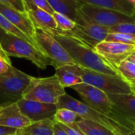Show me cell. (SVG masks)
<instances>
[{"label":"cell","instance_id":"6da1fadb","mask_svg":"<svg viewBox=\"0 0 135 135\" xmlns=\"http://www.w3.org/2000/svg\"><path fill=\"white\" fill-rule=\"evenodd\" d=\"M61 44L71 56L75 64L94 71L116 75L118 71L100 56L94 48L85 44L68 32L60 29H47Z\"/></svg>","mask_w":135,"mask_h":135},{"label":"cell","instance_id":"7a4b0ae2","mask_svg":"<svg viewBox=\"0 0 135 135\" xmlns=\"http://www.w3.org/2000/svg\"><path fill=\"white\" fill-rule=\"evenodd\" d=\"M57 108H67L75 112L80 118L92 120L115 134L121 135H135V125H131L115 119L111 115L99 112L84 102H81L66 93L62 95L58 103Z\"/></svg>","mask_w":135,"mask_h":135},{"label":"cell","instance_id":"3957f363","mask_svg":"<svg viewBox=\"0 0 135 135\" xmlns=\"http://www.w3.org/2000/svg\"><path fill=\"white\" fill-rule=\"evenodd\" d=\"M0 47L7 56L28 59L40 69L51 66V61L32 44L3 31L0 34Z\"/></svg>","mask_w":135,"mask_h":135},{"label":"cell","instance_id":"277c9868","mask_svg":"<svg viewBox=\"0 0 135 135\" xmlns=\"http://www.w3.org/2000/svg\"><path fill=\"white\" fill-rule=\"evenodd\" d=\"M66 93L57 77H32L30 84L22 94V98L41 103L57 104L59 98Z\"/></svg>","mask_w":135,"mask_h":135},{"label":"cell","instance_id":"5b68a950","mask_svg":"<svg viewBox=\"0 0 135 135\" xmlns=\"http://www.w3.org/2000/svg\"><path fill=\"white\" fill-rule=\"evenodd\" d=\"M78 73L83 83L94 86L106 93L127 94L132 93L130 84L119 74H104L80 66H78Z\"/></svg>","mask_w":135,"mask_h":135},{"label":"cell","instance_id":"8992f818","mask_svg":"<svg viewBox=\"0 0 135 135\" xmlns=\"http://www.w3.org/2000/svg\"><path fill=\"white\" fill-rule=\"evenodd\" d=\"M71 88L80 95L84 100V103L93 108L127 123L135 125V123L124 118L116 111L115 104L104 91L85 83L78 84L72 86Z\"/></svg>","mask_w":135,"mask_h":135},{"label":"cell","instance_id":"52a82bcc","mask_svg":"<svg viewBox=\"0 0 135 135\" xmlns=\"http://www.w3.org/2000/svg\"><path fill=\"white\" fill-rule=\"evenodd\" d=\"M35 40L39 49L51 61V66L55 69L65 65L75 64L66 50L48 30L36 28Z\"/></svg>","mask_w":135,"mask_h":135},{"label":"cell","instance_id":"ba28073f","mask_svg":"<svg viewBox=\"0 0 135 135\" xmlns=\"http://www.w3.org/2000/svg\"><path fill=\"white\" fill-rule=\"evenodd\" d=\"M32 76L12 66L5 74L0 75V100L15 102L22 97V94L30 84Z\"/></svg>","mask_w":135,"mask_h":135},{"label":"cell","instance_id":"9c48e42d","mask_svg":"<svg viewBox=\"0 0 135 135\" xmlns=\"http://www.w3.org/2000/svg\"><path fill=\"white\" fill-rule=\"evenodd\" d=\"M79 10L86 21L107 28L122 23H135V17L112 9L81 4Z\"/></svg>","mask_w":135,"mask_h":135},{"label":"cell","instance_id":"30bf717a","mask_svg":"<svg viewBox=\"0 0 135 135\" xmlns=\"http://www.w3.org/2000/svg\"><path fill=\"white\" fill-rule=\"evenodd\" d=\"M94 49L117 70L119 65L134 52L135 45L104 40L97 44Z\"/></svg>","mask_w":135,"mask_h":135},{"label":"cell","instance_id":"8fae6325","mask_svg":"<svg viewBox=\"0 0 135 135\" xmlns=\"http://www.w3.org/2000/svg\"><path fill=\"white\" fill-rule=\"evenodd\" d=\"M17 104L22 115L31 123H36L44 119H53L57 111V105L51 104L41 103L20 98Z\"/></svg>","mask_w":135,"mask_h":135},{"label":"cell","instance_id":"7c38bea8","mask_svg":"<svg viewBox=\"0 0 135 135\" xmlns=\"http://www.w3.org/2000/svg\"><path fill=\"white\" fill-rule=\"evenodd\" d=\"M68 32L93 48H95L97 44L105 40L108 30L107 27L91 23L85 20V22L83 24H76L74 28L68 31Z\"/></svg>","mask_w":135,"mask_h":135},{"label":"cell","instance_id":"4fadbf2b","mask_svg":"<svg viewBox=\"0 0 135 135\" xmlns=\"http://www.w3.org/2000/svg\"><path fill=\"white\" fill-rule=\"evenodd\" d=\"M0 13L3 15L8 21H9L14 26L20 29L25 35H26L34 44V45L39 49L35 40L36 27L27 13H20L9 6L0 3Z\"/></svg>","mask_w":135,"mask_h":135},{"label":"cell","instance_id":"5bb4252c","mask_svg":"<svg viewBox=\"0 0 135 135\" xmlns=\"http://www.w3.org/2000/svg\"><path fill=\"white\" fill-rule=\"evenodd\" d=\"M30 123L31 122L21 112L17 101L0 104V126L17 130Z\"/></svg>","mask_w":135,"mask_h":135},{"label":"cell","instance_id":"9a60e30c","mask_svg":"<svg viewBox=\"0 0 135 135\" xmlns=\"http://www.w3.org/2000/svg\"><path fill=\"white\" fill-rule=\"evenodd\" d=\"M25 11L36 28L56 29L57 25L52 14L36 6L31 0H24Z\"/></svg>","mask_w":135,"mask_h":135},{"label":"cell","instance_id":"2e32d148","mask_svg":"<svg viewBox=\"0 0 135 135\" xmlns=\"http://www.w3.org/2000/svg\"><path fill=\"white\" fill-rule=\"evenodd\" d=\"M54 12L62 13L76 22L83 24L85 19L79 10L80 4L76 0H47Z\"/></svg>","mask_w":135,"mask_h":135},{"label":"cell","instance_id":"e0dca14e","mask_svg":"<svg viewBox=\"0 0 135 135\" xmlns=\"http://www.w3.org/2000/svg\"><path fill=\"white\" fill-rule=\"evenodd\" d=\"M116 107V111L124 118L135 123V93L109 94L107 93Z\"/></svg>","mask_w":135,"mask_h":135},{"label":"cell","instance_id":"ac0fdd59","mask_svg":"<svg viewBox=\"0 0 135 135\" xmlns=\"http://www.w3.org/2000/svg\"><path fill=\"white\" fill-rule=\"evenodd\" d=\"M80 5L87 4L104 9L115 10L127 15L135 17L134 4L129 0H76Z\"/></svg>","mask_w":135,"mask_h":135},{"label":"cell","instance_id":"d6986e66","mask_svg":"<svg viewBox=\"0 0 135 135\" xmlns=\"http://www.w3.org/2000/svg\"><path fill=\"white\" fill-rule=\"evenodd\" d=\"M78 65H65L55 69V75L62 87H72L74 85L83 83L78 73Z\"/></svg>","mask_w":135,"mask_h":135},{"label":"cell","instance_id":"ffe728a7","mask_svg":"<svg viewBox=\"0 0 135 135\" xmlns=\"http://www.w3.org/2000/svg\"><path fill=\"white\" fill-rule=\"evenodd\" d=\"M54 123L55 121L50 119L31 123L25 127L17 129L15 135H54Z\"/></svg>","mask_w":135,"mask_h":135},{"label":"cell","instance_id":"44dd1931","mask_svg":"<svg viewBox=\"0 0 135 135\" xmlns=\"http://www.w3.org/2000/svg\"><path fill=\"white\" fill-rule=\"evenodd\" d=\"M76 125L85 135H115L108 128L92 120L79 118Z\"/></svg>","mask_w":135,"mask_h":135},{"label":"cell","instance_id":"7402d4cb","mask_svg":"<svg viewBox=\"0 0 135 135\" xmlns=\"http://www.w3.org/2000/svg\"><path fill=\"white\" fill-rule=\"evenodd\" d=\"M80 117L73 111L67 108H58L54 117V121L64 125L71 126L75 123Z\"/></svg>","mask_w":135,"mask_h":135},{"label":"cell","instance_id":"603a6c76","mask_svg":"<svg viewBox=\"0 0 135 135\" xmlns=\"http://www.w3.org/2000/svg\"><path fill=\"white\" fill-rule=\"evenodd\" d=\"M0 28L5 32V33H7V34H9V35H13V36H15L18 38H21L22 40H27L28 42H30L31 44H32L34 45V44L29 40V38L25 35L20 29H18L16 26H14L9 21H8L3 15H2L0 13ZM35 46V45H34ZM36 47V46H35Z\"/></svg>","mask_w":135,"mask_h":135},{"label":"cell","instance_id":"cb8c5ba5","mask_svg":"<svg viewBox=\"0 0 135 135\" xmlns=\"http://www.w3.org/2000/svg\"><path fill=\"white\" fill-rule=\"evenodd\" d=\"M52 16H53V18L57 25L58 29H60V30L65 31V32H68V31L72 30L74 28V26L76 25V22L74 21H73L70 17H68L62 13L54 12Z\"/></svg>","mask_w":135,"mask_h":135},{"label":"cell","instance_id":"d4e9b609","mask_svg":"<svg viewBox=\"0 0 135 135\" xmlns=\"http://www.w3.org/2000/svg\"><path fill=\"white\" fill-rule=\"evenodd\" d=\"M120 76L126 80H135V63L127 60L122 62L117 67Z\"/></svg>","mask_w":135,"mask_h":135},{"label":"cell","instance_id":"484cf974","mask_svg":"<svg viewBox=\"0 0 135 135\" xmlns=\"http://www.w3.org/2000/svg\"><path fill=\"white\" fill-rule=\"evenodd\" d=\"M105 41L119 42V43L135 45V35L134 34L108 32L107 35V37L105 39Z\"/></svg>","mask_w":135,"mask_h":135},{"label":"cell","instance_id":"4316f807","mask_svg":"<svg viewBox=\"0 0 135 135\" xmlns=\"http://www.w3.org/2000/svg\"><path fill=\"white\" fill-rule=\"evenodd\" d=\"M108 32L123 33V34H134L135 23H122L108 28Z\"/></svg>","mask_w":135,"mask_h":135},{"label":"cell","instance_id":"83f0119b","mask_svg":"<svg viewBox=\"0 0 135 135\" xmlns=\"http://www.w3.org/2000/svg\"><path fill=\"white\" fill-rule=\"evenodd\" d=\"M0 3L20 13H26L24 0H0Z\"/></svg>","mask_w":135,"mask_h":135},{"label":"cell","instance_id":"f1b7e54d","mask_svg":"<svg viewBox=\"0 0 135 135\" xmlns=\"http://www.w3.org/2000/svg\"><path fill=\"white\" fill-rule=\"evenodd\" d=\"M12 66L9 56L5 53H0V75L6 74Z\"/></svg>","mask_w":135,"mask_h":135},{"label":"cell","instance_id":"f546056e","mask_svg":"<svg viewBox=\"0 0 135 135\" xmlns=\"http://www.w3.org/2000/svg\"><path fill=\"white\" fill-rule=\"evenodd\" d=\"M59 126L68 134V135H85L76 125V123L72 124L71 126H67V125H64L62 123H59Z\"/></svg>","mask_w":135,"mask_h":135},{"label":"cell","instance_id":"4dcf8cb0","mask_svg":"<svg viewBox=\"0 0 135 135\" xmlns=\"http://www.w3.org/2000/svg\"><path fill=\"white\" fill-rule=\"evenodd\" d=\"M36 6H38L39 8L45 10L46 12L53 14L54 13V10L52 9V8L51 7V6L48 4L47 0H31Z\"/></svg>","mask_w":135,"mask_h":135},{"label":"cell","instance_id":"1f68e13d","mask_svg":"<svg viewBox=\"0 0 135 135\" xmlns=\"http://www.w3.org/2000/svg\"><path fill=\"white\" fill-rule=\"evenodd\" d=\"M17 129L0 126V135H15Z\"/></svg>","mask_w":135,"mask_h":135},{"label":"cell","instance_id":"d6a6232c","mask_svg":"<svg viewBox=\"0 0 135 135\" xmlns=\"http://www.w3.org/2000/svg\"><path fill=\"white\" fill-rule=\"evenodd\" d=\"M53 131H54V135H68V134L56 122H55L54 123Z\"/></svg>","mask_w":135,"mask_h":135},{"label":"cell","instance_id":"836d02e7","mask_svg":"<svg viewBox=\"0 0 135 135\" xmlns=\"http://www.w3.org/2000/svg\"><path fill=\"white\" fill-rule=\"evenodd\" d=\"M127 81L130 84L132 92L135 93V80H127Z\"/></svg>","mask_w":135,"mask_h":135},{"label":"cell","instance_id":"e575fe53","mask_svg":"<svg viewBox=\"0 0 135 135\" xmlns=\"http://www.w3.org/2000/svg\"><path fill=\"white\" fill-rule=\"evenodd\" d=\"M127 60L130 61V62H134L135 63V51L134 53H132V54L128 57Z\"/></svg>","mask_w":135,"mask_h":135},{"label":"cell","instance_id":"d590c367","mask_svg":"<svg viewBox=\"0 0 135 135\" xmlns=\"http://www.w3.org/2000/svg\"><path fill=\"white\" fill-rule=\"evenodd\" d=\"M131 3H133V4H134L135 3V0H129Z\"/></svg>","mask_w":135,"mask_h":135},{"label":"cell","instance_id":"8d00e7d4","mask_svg":"<svg viewBox=\"0 0 135 135\" xmlns=\"http://www.w3.org/2000/svg\"><path fill=\"white\" fill-rule=\"evenodd\" d=\"M0 53H5V52L2 51V49L1 48V47H0ZM5 54H6V53H5Z\"/></svg>","mask_w":135,"mask_h":135},{"label":"cell","instance_id":"74e56055","mask_svg":"<svg viewBox=\"0 0 135 135\" xmlns=\"http://www.w3.org/2000/svg\"><path fill=\"white\" fill-rule=\"evenodd\" d=\"M115 135H121V134H115Z\"/></svg>","mask_w":135,"mask_h":135},{"label":"cell","instance_id":"f35d334b","mask_svg":"<svg viewBox=\"0 0 135 135\" xmlns=\"http://www.w3.org/2000/svg\"><path fill=\"white\" fill-rule=\"evenodd\" d=\"M134 9H135V3H134Z\"/></svg>","mask_w":135,"mask_h":135}]
</instances>
